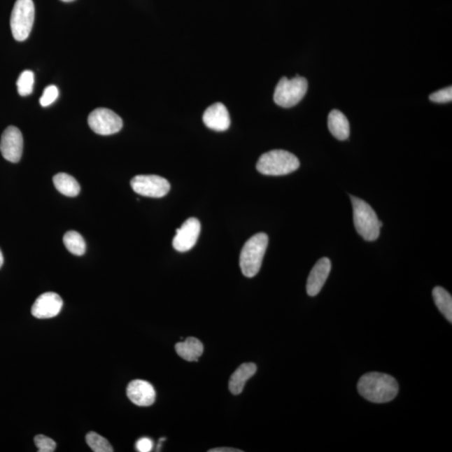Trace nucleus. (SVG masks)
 Returning <instances> with one entry per match:
<instances>
[{"label": "nucleus", "mask_w": 452, "mask_h": 452, "mask_svg": "<svg viewBox=\"0 0 452 452\" xmlns=\"http://www.w3.org/2000/svg\"><path fill=\"white\" fill-rule=\"evenodd\" d=\"M63 306L62 297L55 292H45L37 298L32 306L31 313L39 319L57 317Z\"/></svg>", "instance_id": "nucleus-11"}, {"label": "nucleus", "mask_w": 452, "mask_h": 452, "mask_svg": "<svg viewBox=\"0 0 452 452\" xmlns=\"http://www.w3.org/2000/svg\"><path fill=\"white\" fill-rule=\"evenodd\" d=\"M430 99L437 104H446L452 100V87H446L442 90L434 92L430 96Z\"/></svg>", "instance_id": "nucleus-25"}, {"label": "nucleus", "mask_w": 452, "mask_h": 452, "mask_svg": "<svg viewBox=\"0 0 452 452\" xmlns=\"http://www.w3.org/2000/svg\"><path fill=\"white\" fill-rule=\"evenodd\" d=\"M35 20V6L33 0H17L11 13L12 35L17 41L27 39Z\"/></svg>", "instance_id": "nucleus-5"}, {"label": "nucleus", "mask_w": 452, "mask_h": 452, "mask_svg": "<svg viewBox=\"0 0 452 452\" xmlns=\"http://www.w3.org/2000/svg\"><path fill=\"white\" fill-rule=\"evenodd\" d=\"M53 183L59 193L67 197H76L80 193V187L75 178L65 173L57 174L53 178Z\"/></svg>", "instance_id": "nucleus-18"}, {"label": "nucleus", "mask_w": 452, "mask_h": 452, "mask_svg": "<svg viewBox=\"0 0 452 452\" xmlns=\"http://www.w3.org/2000/svg\"><path fill=\"white\" fill-rule=\"evenodd\" d=\"M202 229L199 220L188 219L181 228L176 229V236L173 240V246L178 253H186L195 246Z\"/></svg>", "instance_id": "nucleus-10"}, {"label": "nucleus", "mask_w": 452, "mask_h": 452, "mask_svg": "<svg viewBox=\"0 0 452 452\" xmlns=\"http://www.w3.org/2000/svg\"><path fill=\"white\" fill-rule=\"evenodd\" d=\"M435 304L440 312L450 323L452 322V298L451 294L444 288L437 287L432 292Z\"/></svg>", "instance_id": "nucleus-19"}, {"label": "nucleus", "mask_w": 452, "mask_h": 452, "mask_svg": "<svg viewBox=\"0 0 452 452\" xmlns=\"http://www.w3.org/2000/svg\"><path fill=\"white\" fill-rule=\"evenodd\" d=\"M176 351L182 359L189 362H196L203 355L204 346L199 339L190 337L183 342L178 343L176 345Z\"/></svg>", "instance_id": "nucleus-17"}, {"label": "nucleus", "mask_w": 452, "mask_h": 452, "mask_svg": "<svg viewBox=\"0 0 452 452\" xmlns=\"http://www.w3.org/2000/svg\"><path fill=\"white\" fill-rule=\"evenodd\" d=\"M61 1L69 3V2L75 1V0H61Z\"/></svg>", "instance_id": "nucleus-29"}, {"label": "nucleus", "mask_w": 452, "mask_h": 452, "mask_svg": "<svg viewBox=\"0 0 452 452\" xmlns=\"http://www.w3.org/2000/svg\"><path fill=\"white\" fill-rule=\"evenodd\" d=\"M268 246V236L265 233H258L246 242L240 255V267L243 275L253 277L261 269Z\"/></svg>", "instance_id": "nucleus-4"}, {"label": "nucleus", "mask_w": 452, "mask_h": 452, "mask_svg": "<svg viewBox=\"0 0 452 452\" xmlns=\"http://www.w3.org/2000/svg\"><path fill=\"white\" fill-rule=\"evenodd\" d=\"M35 444L39 452H53L57 449V443L44 435H38L35 437Z\"/></svg>", "instance_id": "nucleus-23"}, {"label": "nucleus", "mask_w": 452, "mask_h": 452, "mask_svg": "<svg viewBox=\"0 0 452 452\" xmlns=\"http://www.w3.org/2000/svg\"><path fill=\"white\" fill-rule=\"evenodd\" d=\"M87 445L94 452H113V446L106 438L96 432H89L86 437Z\"/></svg>", "instance_id": "nucleus-21"}, {"label": "nucleus", "mask_w": 452, "mask_h": 452, "mask_svg": "<svg viewBox=\"0 0 452 452\" xmlns=\"http://www.w3.org/2000/svg\"><path fill=\"white\" fill-rule=\"evenodd\" d=\"M24 140L18 127H8L1 136L0 152L2 156L11 163H18L22 157Z\"/></svg>", "instance_id": "nucleus-9"}, {"label": "nucleus", "mask_w": 452, "mask_h": 452, "mask_svg": "<svg viewBox=\"0 0 452 452\" xmlns=\"http://www.w3.org/2000/svg\"><path fill=\"white\" fill-rule=\"evenodd\" d=\"M34 83H35V76L31 71H24L19 76L17 80V89L21 97H27L33 92Z\"/></svg>", "instance_id": "nucleus-22"}, {"label": "nucleus", "mask_w": 452, "mask_h": 452, "mask_svg": "<svg viewBox=\"0 0 452 452\" xmlns=\"http://www.w3.org/2000/svg\"><path fill=\"white\" fill-rule=\"evenodd\" d=\"M353 223L355 229L367 241L377 240L381 234L383 223L379 220L376 213L369 204L360 198L351 196Z\"/></svg>", "instance_id": "nucleus-2"}, {"label": "nucleus", "mask_w": 452, "mask_h": 452, "mask_svg": "<svg viewBox=\"0 0 452 452\" xmlns=\"http://www.w3.org/2000/svg\"><path fill=\"white\" fill-rule=\"evenodd\" d=\"M331 262L327 257L320 259L315 264L306 283V292L311 297L317 296L325 284L331 271Z\"/></svg>", "instance_id": "nucleus-13"}, {"label": "nucleus", "mask_w": 452, "mask_h": 452, "mask_svg": "<svg viewBox=\"0 0 452 452\" xmlns=\"http://www.w3.org/2000/svg\"><path fill=\"white\" fill-rule=\"evenodd\" d=\"M134 192L145 197L163 198L170 190V183L157 176H138L131 181Z\"/></svg>", "instance_id": "nucleus-8"}, {"label": "nucleus", "mask_w": 452, "mask_h": 452, "mask_svg": "<svg viewBox=\"0 0 452 452\" xmlns=\"http://www.w3.org/2000/svg\"><path fill=\"white\" fill-rule=\"evenodd\" d=\"M63 242L66 249L73 255H83L86 253V242L78 232H66L63 237Z\"/></svg>", "instance_id": "nucleus-20"}, {"label": "nucleus", "mask_w": 452, "mask_h": 452, "mask_svg": "<svg viewBox=\"0 0 452 452\" xmlns=\"http://www.w3.org/2000/svg\"><path fill=\"white\" fill-rule=\"evenodd\" d=\"M257 367L253 362H245L234 371L229 382V389L234 395H240L247 381L257 372Z\"/></svg>", "instance_id": "nucleus-15"}, {"label": "nucleus", "mask_w": 452, "mask_h": 452, "mask_svg": "<svg viewBox=\"0 0 452 452\" xmlns=\"http://www.w3.org/2000/svg\"><path fill=\"white\" fill-rule=\"evenodd\" d=\"M127 397L136 406L148 407L155 402L156 392L150 383L141 379L130 382L127 388Z\"/></svg>", "instance_id": "nucleus-12"}, {"label": "nucleus", "mask_w": 452, "mask_h": 452, "mask_svg": "<svg viewBox=\"0 0 452 452\" xmlns=\"http://www.w3.org/2000/svg\"><path fill=\"white\" fill-rule=\"evenodd\" d=\"M299 166V160L292 153L285 150H272L260 157L257 169L264 176H281L296 171Z\"/></svg>", "instance_id": "nucleus-3"}, {"label": "nucleus", "mask_w": 452, "mask_h": 452, "mask_svg": "<svg viewBox=\"0 0 452 452\" xmlns=\"http://www.w3.org/2000/svg\"><path fill=\"white\" fill-rule=\"evenodd\" d=\"M358 390L370 402L386 403L397 396L399 385L389 374L373 372L362 375L358 383Z\"/></svg>", "instance_id": "nucleus-1"}, {"label": "nucleus", "mask_w": 452, "mask_h": 452, "mask_svg": "<svg viewBox=\"0 0 452 452\" xmlns=\"http://www.w3.org/2000/svg\"><path fill=\"white\" fill-rule=\"evenodd\" d=\"M88 125L91 129L99 135H112L122 129V118L113 111L108 108H97L89 115Z\"/></svg>", "instance_id": "nucleus-7"}, {"label": "nucleus", "mask_w": 452, "mask_h": 452, "mask_svg": "<svg viewBox=\"0 0 452 452\" xmlns=\"http://www.w3.org/2000/svg\"><path fill=\"white\" fill-rule=\"evenodd\" d=\"M203 121L209 129L216 132L226 131L230 125L228 110L220 102L209 106L203 115Z\"/></svg>", "instance_id": "nucleus-14"}, {"label": "nucleus", "mask_w": 452, "mask_h": 452, "mask_svg": "<svg viewBox=\"0 0 452 452\" xmlns=\"http://www.w3.org/2000/svg\"><path fill=\"white\" fill-rule=\"evenodd\" d=\"M328 129L339 140H346L351 134V127L346 117L339 110H332L328 115Z\"/></svg>", "instance_id": "nucleus-16"}, {"label": "nucleus", "mask_w": 452, "mask_h": 452, "mask_svg": "<svg viewBox=\"0 0 452 452\" xmlns=\"http://www.w3.org/2000/svg\"><path fill=\"white\" fill-rule=\"evenodd\" d=\"M3 264V257L1 250H0V268L2 267Z\"/></svg>", "instance_id": "nucleus-28"}, {"label": "nucleus", "mask_w": 452, "mask_h": 452, "mask_svg": "<svg viewBox=\"0 0 452 452\" xmlns=\"http://www.w3.org/2000/svg\"><path fill=\"white\" fill-rule=\"evenodd\" d=\"M241 450L229 449V447H220L209 451V452H241Z\"/></svg>", "instance_id": "nucleus-27"}, {"label": "nucleus", "mask_w": 452, "mask_h": 452, "mask_svg": "<svg viewBox=\"0 0 452 452\" xmlns=\"http://www.w3.org/2000/svg\"><path fill=\"white\" fill-rule=\"evenodd\" d=\"M153 449V442L150 438H140L136 443V449L139 452H149Z\"/></svg>", "instance_id": "nucleus-26"}, {"label": "nucleus", "mask_w": 452, "mask_h": 452, "mask_svg": "<svg viewBox=\"0 0 452 452\" xmlns=\"http://www.w3.org/2000/svg\"><path fill=\"white\" fill-rule=\"evenodd\" d=\"M59 96L58 88L54 85L47 87L43 92V95L41 97L40 104L42 106H48L53 104L57 99Z\"/></svg>", "instance_id": "nucleus-24"}, {"label": "nucleus", "mask_w": 452, "mask_h": 452, "mask_svg": "<svg viewBox=\"0 0 452 452\" xmlns=\"http://www.w3.org/2000/svg\"><path fill=\"white\" fill-rule=\"evenodd\" d=\"M308 80L302 76L283 78L275 89L274 101L285 108H292L302 100L308 91Z\"/></svg>", "instance_id": "nucleus-6"}]
</instances>
